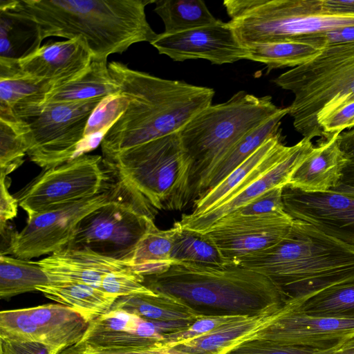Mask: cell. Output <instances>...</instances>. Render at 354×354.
I'll list each match as a JSON object with an SVG mask.
<instances>
[{
  "label": "cell",
  "mask_w": 354,
  "mask_h": 354,
  "mask_svg": "<svg viewBox=\"0 0 354 354\" xmlns=\"http://www.w3.org/2000/svg\"><path fill=\"white\" fill-rule=\"evenodd\" d=\"M155 0H1L0 13L33 27L38 43L48 37L83 41L93 59L107 60L157 36L145 8Z\"/></svg>",
  "instance_id": "obj_1"
},
{
  "label": "cell",
  "mask_w": 354,
  "mask_h": 354,
  "mask_svg": "<svg viewBox=\"0 0 354 354\" xmlns=\"http://www.w3.org/2000/svg\"><path fill=\"white\" fill-rule=\"evenodd\" d=\"M108 67L129 102L102 140L106 161L134 147L178 133L212 104L213 88L162 79L118 62Z\"/></svg>",
  "instance_id": "obj_2"
},
{
  "label": "cell",
  "mask_w": 354,
  "mask_h": 354,
  "mask_svg": "<svg viewBox=\"0 0 354 354\" xmlns=\"http://www.w3.org/2000/svg\"><path fill=\"white\" fill-rule=\"evenodd\" d=\"M143 284L169 297L196 317H250L285 304L268 277L239 265L174 263L164 272L144 277Z\"/></svg>",
  "instance_id": "obj_3"
},
{
  "label": "cell",
  "mask_w": 354,
  "mask_h": 354,
  "mask_svg": "<svg viewBox=\"0 0 354 354\" xmlns=\"http://www.w3.org/2000/svg\"><path fill=\"white\" fill-rule=\"evenodd\" d=\"M237 265L270 278L285 302L305 299L354 279V246L313 225L293 220L288 234Z\"/></svg>",
  "instance_id": "obj_4"
},
{
  "label": "cell",
  "mask_w": 354,
  "mask_h": 354,
  "mask_svg": "<svg viewBox=\"0 0 354 354\" xmlns=\"http://www.w3.org/2000/svg\"><path fill=\"white\" fill-rule=\"evenodd\" d=\"M281 109L269 95L240 91L223 103L206 107L178 132L189 203L199 198L209 174L231 149Z\"/></svg>",
  "instance_id": "obj_5"
},
{
  "label": "cell",
  "mask_w": 354,
  "mask_h": 354,
  "mask_svg": "<svg viewBox=\"0 0 354 354\" xmlns=\"http://www.w3.org/2000/svg\"><path fill=\"white\" fill-rule=\"evenodd\" d=\"M294 95L288 107L303 138H324L319 121L354 102V42L331 45L306 63L274 80Z\"/></svg>",
  "instance_id": "obj_6"
},
{
  "label": "cell",
  "mask_w": 354,
  "mask_h": 354,
  "mask_svg": "<svg viewBox=\"0 0 354 354\" xmlns=\"http://www.w3.org/2000/svg\"><path fill=\"white\" fill-rule=\"evenodd\" d=\"M223 6L245 47L297 41L315 33L354 25L353 15L326 13L322 0H225Z\"/></svg>",
  "instance_id": "obj_7"
},
{
  "label": "cell",
  "mask_w": 354,
  "mask_h": 354,
  "mask_svg": "<svg viewBox=\"0 0 354 354\" xmlns=\"http://www.w3.org/2000/svg\"><path fill=\"white\" fill-rule=\"evenodd\" d=\"M104 161L127 189L156 210H181L188 205L186 166L178 133Z\"/></svg>",
  "instance_id": "obj_8"
},
{
  "label": "cell",
  "mask_w": 354,
  "mask_h": 354,
  "mask_svg": "<svg viewBox=\"0 0 354 354\" xmlns=\"http://www.w3.org/2000/svg\"><path fill=\"white\" fill-rule=\"evenodd\" d=\"M102 100L48 102L5 119L17 123L29 158L45 170L80 156L87 122Z\"/></svg>",
  "instance_id": "obj_9"
},
{
  "label": "cell",
  "mask_w": 354,
  "mask_h": 354,
  "mask_svg": "<svg viewBox=\"0 0 354 354\" xmlns=\"http://www.w3.org/2000/svg\"><path fill=\"white\" fill-rule=\"evenodd\" d=\"M120 185L116 196L81 219L66 248H88L129 265L158 210Z\"/></svg>",
  "instance_id": "obj_10"
},
{
  "label": "cell",
  "mask_w": 354,
  "mask_h": 354,
  "mask_svg": "<svg viewBox=\"0 0 354 354\" xmlns=\"http://www.w3.org/2000/svg\"><path fill=\"white\" fill-rule=\"evenodd\" d=\"M113 171L98 155L84 154L45 169L17 194L28 218L111 187Z\"/></svg>",
  "instance_id": "obj_11"
},
{
  "label": "cell",
  "mask_w": 354,
  "mask_h": 354,
  "mask_svg": "<svg viewBox=\"0 0 354 354\" xmlns=\"http://www.w3.org/2000/svg\"><path fill=\"white\" fill-rule=\"evenodd\" d=\"M120 183L92 197L77 201L28 218L19 232H12L1 254L30 260L51 254L66 248L73 239L78 223L88 213L105 204L120 192Z\"/></svg>",
  "instance_id": "obj_12"
},
{
  "label": "cell",
  "mask_w": 354,
  "mask_h": 354,
  "mask_svg": "<svg viewBox=\"0 0 354 354\" xmlns=\"http://www.w3.org/2000/svg\"><path fill=\"white\" fill-rule=\"evenodd\" d=\"M37 263L45 271L50 282L82 283L116 298L154 294L143 284L144 277L136 273L129 264L88 248H65Z\"/></svg>",
  "instance_id": "obj_13"
},
{
  "label": "cell",
  "mask_w": 354,
  "mask_h": 354,
  "mask_svg": "<svg viewBox=\"0 0 354 354\" xmlns=\"http://www.w3.org/2000/svg\"><path fill=\"white\" fill-rule=\"evenodd\" d=\"M194 321L155 322L111 309L88 324L75 345L93 351H151L164 335L182 330Z\"/></svg>",
  "instance_id": "obj_14"
},
{
  "label": "cell",
  "mask_w": 354,
  "mask_h": 354,
  "mask_svg": "<svg viewBox=\"0 0 354 354\" xmlns=\"http://www.w3.org/2000/svg\"><path fill=\"white\" fill-rule=\"evenodd\" d=\"M293 219L286 213L254 216H225L203 232L216 247L227 265L266 250L289 232Z\"/></svg>",
  "instance_id": "obj_15"
},
{
  "label": "cell",
  "mask_w": 354,
  "mask_h": 354,
  "mask_svg": "<svg viewBox=\"0 0 354 354\" xmlns=\"http://www.w3.org/2000/svg\"><path fill=\"white\" fill-rule=\"evenodd\" d=\"M160 54L176 62L204 59L214 64L245 59L247 48L237 39L228 22H218L175 33L158 34L150 43Z\"/></svg>",
  "instance_id": "obj_16"
},
{
  "label": "cell",
  "mask_w": 354,
  "mask_h": 354,
  "mask_svg": "<svg viewBox=\"0 0 354 354\" xmlns=\"http://www.w3.org/2000/svg\"><path fill=\"white\" fill-rule=\"evenodd\" d=\"M354 337V319L308 315L285 302L280 315L254 339L326 351Z\"/></svg>",
  "instance_id": "obj_17"
},
{
  "label": "cell",
  "mask_w": 354,
  "mask_h": 354,
  "mask_svg": "<svg viewBox=\"0 0 354 354\" xmlns=\"http://www.w3.org/2000/svg\"><path fill=\"white\" fill-rule=\"evenodd\" d=\"M282 199L285 212L293 220L354 246V197L331 190L306 192L286 184Z\"/></svg>",
  "instance_id": "obj_18"
},
{
  "label": "cell",
  "mask_w": 354,
  "mask_h": 354,
  "mask_svg": "<svg viewBox=\"0 0 354 354\" xmlns=\"http://www.w3.org/2000/svg\"><path fill=\"white\" fill-rule=\"evenodd\" d=\"M314 145L311 140L303 138L291 146L288 153L270 169L248 183L223 203L197 216L183 214L178 221L182 228L203 233L215 222L235 209L250 202L266 192L288 183L295 169L311 151Z\"/></svg>",
  "instance_id": "obj_19"
},
{
  "label": "cell",
  "mask_w": 354,
  "mask_h": 354,
  "mask_svg": "<svg viewBox=\"0 0 354 354\" xmlns=\"http://www.w3.org/2000/svg\"><path fill=\"white\" fill-rule=\"evenodd\" d=\"M11 59L23 75L51 82L57 87L82 73L93 59L80 39L46 44L24 57Z\"/></svg>",
  "instance_id": "obj_20"
},
{
  "label": "cell",
  "mask_w": 354,
  "mask_h": 354,
  "mask_svg": "<svg viewBox=\"0 0 354 354\" xmlns=\"http://www.w3.org/2000/svg\"><path fill=\"white\" fill-rule=\"evenodd\" d=\"M339 133L314 146L292 172L287 185L306 192H322L336 187L346 161L339 146Z\"/></svg>",
  "instance_id": "obj_21"
},
{
  "label": "cell",
  "mask_w": 354,
  "mask_h": 354,
  "mask_svg": "<svg viewBox=\"0 0 354 354\" xmlns=\"http://www.w3.org/2000/svg\"><path fill=\"white\" fill-rule=\"evenodd\" d=\"M290 149L283 144L280 131L269 138L220 183L196 200L189 214L197 216L214 209L254 174L278 162Z\"/></svg>",
  "instance_id": "obj_22"
},
{
  "label": "cell",
  "mask_w": 354,
  "mask_h": 354,
  "mask_svg": "<svg viewBox=\"0 0 354 354\" xmlns=\"http://www.w3.org/2000/svg\"><path fill=\"white\" fill-rule=\"evenodd\" d=\"M283 306L259 315L242 317L207 335L160 352L165 354H226L238 345L253 339L280 315Z\"/></svg>",
  "instance_id": "obj_23"
},
{
  "label": "cell",
  "mask_w": 354,
  "mask_h": 354,
  "mask_svg": "<svg viewBox=\"0 0 354 354\" xmlns=\"http://www.w3.org/2000/svg\"><path fill=\"white\" fill-rule=\"evenodd\" d=\"M57 85L21 73L11 58L0 57V118L44 104L47 95Z\"/></svg>",
  "instance_id": "obj_24"
},
{
  "label": "cell",
  "mask_w": 354,
  "mask_h": 354,
  "mask_svg": "<svg viewBox=\"0 0 354 354\" xmlns=\"http://www.w3.org/2000/svg\"><path fill=\"white\" fill-rule=\"evenodd\" d=\"M28 310L40 331L43 344L54 354L77 344L89 324L76 311L59 304L28 308Z\"/></svg>",
  "instance_id": "obj_25"
},
{
  "label": "cell",
  "mask_w": 354,
  "mask_h": 354,
  "mask_svg": "<svg viewBox=\"0 0 354 354\" xmlns=\"http://www.w3.org/2000/svg\"><path fill=\"white\" fill-rule=\"evenodd\" d=\"M120 93L118 84L110 74L107 60L93 59L82 73L50 92L44 104L104 99Z\"/></svg>",
  "instance_id": "obj_26"
},
{
  "label": "cell",
  "mask_w": 354,
  "mask_h": 354,
  "mask_svg": "<svg viewBox=\"0 0 354 354\" xmlns=\"http://www.w3.org/2000/svg\"><path fill=\"white\" fill-rule=\"evenodd\" d=\"M36 289L46 298L70 307L88 323L109 312L118 299L89 285L74 281L50 282Z\"/></svg>",
  "instance_id": "obj_27"
},
{
  "label": "cell",
  "mask_w": 354,
  "mask_h": 354,
  "mask_svg": "<svg viewBox=\"0 0 354 354\" xmlns=\"http://www.w3.org/2000/svg\"><path fill=\"white\" fill-rule=\"evenodd\" d=\"M180 229L178 221L168 230H160L153 223L136 249L129 263L132 270L142 277L167 270L174 263L171 251Z\"/></svg>",
  "instance_id": "obj_28"
},
{
  "label": "cell",
  "mask_w": 354,
  "mask_h": 354,
  "mask_svg": "<svg viewBox=\"0 0 354 354\" xmlns=\"http://www.w3.org/2000/svg\"><path fill=\"white\" fill-rule=\"evenodd\" d=\"M287 114L288 108H281L277 114L241 138L212 170L203 187L199 198L220 183L269 138L277 134L279 131L281 119Z\"/></svg>",
  "instance_id": "obj_29"
},
{
  "label": "cell",
  "mask_w": 354,
  "mask_h": 354,
  "mask_svg": "<svg viewBox=\"0 0 354 354\" xmlns=\"http://www.w3.org/2000/svg\"><path fill=\"white\" fill-rule=\"evenodd\" d=\"M288 301L294 310L308 315L354 319V279L330 286L305 299Z\"/></svg>",
  "instance_id": "obj_30"
},
{
  "label": "cell",
  "mask_w": 354,
  "mask_h": 354,
  "mask_svg": "<svg viewBox=\"0 0 354 354\" xmlns=\"http://www.w3.org/2000/svg\"><path fill=\"white\" fill-rule=\"evenodd\" d=\"M111 309L122 310L155 322L195 320L196 317L176 300L160 294H135L118 297Z\"/></svg>",
  "instance_id": "obj_31"
},
{
  "label": "cell",
  "mask_w": 354,
  "mask_h": 354,
  "mask_svg": "<svg viewBox=\"0 0 354 354\" xmlns=\"http://www.w3.org/2000/svg\"><path fill=\"white\" fill-rule=\"evenodd\" d=\"M49 282L48 275L37 261L0 255L1 299L36 291L37 287Z\"/></svg>",
  "instance_id": "obj_32"
},
{
  "label": "cell",
  "mask_w": 354,
  "mask_h": 354,
  "mask_svg": "<svg viewBox=\"0 0 354 354\" xmlns=\"http://www.w3.org/2000/svg\"><path fill=\"white\" fill-rule=\"evenodd\" d=\"M154 3V11L164 23L165 33L208 26L219 20L201 0H155Z\"/></svg>",
  "instance_id": "obj_33"
},
{
  "label": "cell",
  "mask_w": 354,
  "mask_h": 354,
  "mask_svg": "<svg viewBox=\"0 0 354 354\" xmlns=\"http://www.w3.org/2000/svg\"><path fill=\"white\" fill-rule=\"evenodd\" d=\"M245 59L264 64L272 69L297 67L311 60L321 51L312 45L296 41H282L246 47Z\"/></svg>",
  "instance_id": "obj_34"
},
{
  "label": "cell",
  "mask_w": 354,
  "mask_h": 354,
  "mask_svg": "<svg viewBox=\"0 0 354 354\" xmlns=\"http://www.w3.org/2000/svg\"><path fill=\"white\" fill-rule=\"evenodd\" d=\"M181 226V225H180ZM171 259L175 263L227 265L216 247L201 232L181 229L177 233Z\"/></svg>",
  "instance_id": "obj_35"
},
{
  "label": "cell",
  "mask_w": 354,
  "mask_h": 354,
  "mask_svg": "<svg viewBox=\"0 0 354 354\" xmlns=\"http://www.w3.org/2000/svg\"><path fill=\"white\" fill-rule=\"evenodd\" d=\"M129 101L120 93L104 98L91 113L85 129L80 154L95 148L114 122L126 110Z\"/></svg>",
  "instance_id": "obj_36"
},
{
  "label": "cell",
  "mask_w": 354,
  "mask_h": 354,
  "mask_svg": "<svg viewBox=\"0 0 354 354\" xmlns=\"http://www.w3.org/2000/svg\"><path fill=\"white\" fill-rule=\"evenodd\" d=\"M27 147L17 123L0 118V173L8 176L24 162Z\"/></svg>",
  "instance_id": "obj_37"
},
{
  "label": "cell",
  "mask_w": 354,
  "mask_h": 354,
  "mask_svg": "<svg viewBox=\"0 0 354 354\" xmlns=\"http://www.w3.org/2000/svg\"><path fill=\"white\" fill-rule=\"evenodd\" d=\"M0 337L17 342L43 343L40 331L31 319L28 308L1 311Z\"/></svg>",
  "instance_id": "obj_38"
},
{
  "label": "cell",
  "mask_w": 354,
  "mask_h": 354,
  "mask_svg": "<svg viewBox=\"0 0 354 354\" xmlns=\"http://www.w3.org/2000/svg\"><path fill=\"white\" fill-rule=\"evenodd\" d=\"M245 317H202L195 319L189 326L167 334L157 344L155 351H161L188 341L207 335L218 328Z\"/></svg>",
  "instance_id": "obj_39"
},
{
  "label": "cell",
  "mask_w": 354,
  "mask_h": 354,
  "mask_svg": "<svg viewBox=\"0 0 354 354\" xmlns=\"http://www.w3.org/2000/svg\"><path fill=\"white\" fill-rule=\"evenodd\" d=\"M282 189L283 187L272 188L226 216H254L286 213L282 199Z\"/></svg>",
  "instance_id": "obj_40"
},
{
  "label": "cell",
  "mask_w": 354,
  "mask_h": 354,
  "mask_svg": "<svg viewBox=\"0 0 354 354\" xmlns=\"http://www.w3.org/2000/svg\"><path fill=\"white\" fill-rule=\"evenodd\" d=\"M320 351L304 346L253 339L238 345L226 354H318Z\"/></svg>",
  "instance_id": "obj_41"
},
{
  "label": "cell",
  "mask_w": 354,
  "mask_h": 354,
  "mask_svg": "<svg viewBox=\"0 0 354 354\" xmlns=\"http://www.w3.org/2000/svg\"><path fill=\"white\" fill-rule=\"evenodd\" d=\"M296 41L306 43L321 50L331 45L352 43L354 42V25L306 35Z\"/></svg>",
  "instance_id": "obj_42"
},
{
  "label": "cell",
  "mask_w": 354,
  "mask_h": 354,
  "mask_svg": "<svg viewBox=\"0 0 354 354\" xmlns=\"http://www.w3.org/2000/svg\"><path fill=\"white\" fill-rule=\"evenodd\" d=\"M354 120V102L338 108L319 121L324 138L330 139L335 133L348 129Z\"/></svg>",
  "instance_id": "obj_43"
},
{
  "label": "cell",
  "mask_w": 354,
  "mask_h": 354,
  "mask_svg": "<svg viewBox=\"0 0 354 354\" xmlns=\"http://www.w3.org/2000/svg\"><path fill=\"white\" fill-rule=\"evenodd\" d=\"M0 354H54L44 344L17 342L0 337Z\"/></svg>",
  "instance_id": "obj_44"
},
{
  "label": "cell",
  "mask_w": 354,
  "mask_h": 354,
  "mask_svg": "<svg viewBox=\"0 0 354 354\" xmlns=\"http://www.w3.org/2000/svg\"><path fill=\"white\" fill-rule=\"evenodd\" d=\"M1 174L0 185V226H5L9 220L14 218L17 214L19 205L16 198L8 191L10 179L7 175Z\"/></svg>",
  "instance_id": "obj_45"
},
{
  "label": "cell",
  "mask_w": 354,
  "mask_h": 354,
  "mask_svg": "<svg viewBox=\"0 0 354 354\" xmlns=\"http://www.w3.org/2000/svg\"><path fill=\"white\" fill-rule=\"evenodd\" d=\"M322 3L326 13L354 16V0H322Z\"/></svg>",
  "instance_id": "obj_46"
},
{
  "label": "cell",
  "mask_w": 354,
  "mask_h": 354,
  "mask_svg": "<svg viewBox=\"0 0 354 354\" xmlns=\"http://www.w3.org/2000/svg\"><path fill=\"white\" fill-rule=\"evenodd\" d=\"M338 142L341 151L346 158L354 157V128L339 134Z\"/></svg>",
  "instance_id": "obj_47"
},
{
  "label": "cell",
  "mask_w": 354,
  "mask_h": 354,
  "mask_svg": "<svg viewBox=\"0 0 354 354\" xmlns=\"http://www.w3.org/2000/svg\"><path fill=\"white\" fill-rule=\"evenodd\" d=\"M339 183L354 187V157L346 158Z\"/></svg>",
  "instance_id": "obj_48"
},
{
  "label": "cell",
  "mask_w": 354,
  "mask_h": 354,
  "mask_svg": "<svg viewBox=\"0 0 354 354\" xmlns=\"http://www.w3.org/2000/svg\"><path fill=\"white\" fill-rule=\"evenodd\" d=\"M318 354H354V337L335 348L322 351Z\"/></svg>",
  "instance_id": "obj_49"
},
{
  "label": "cell",
  "mask_w": 354,
  "mask_h": 354,
  "mask_svg": "<svg viewBox=\"0 0 354 354\" xmlns=\"http://www.w3.org/2000/svg\"><path fill=\"white\" fill-rule=\"evenodd\" d=\"M94 352L99 353L101 354H165L162 352L155 351H149V350H147V351H94Z\"/></svg>",
  "instance_id": "obj_50"
},
{
  "label": "cell",
  "mask_w": 354,
  "mask_h": 354,
  "mask_svg": "<svg viewBox=\"0 0 354 354\" xmlns=\"http://www.w3.org/2000/svg\"><path fill=\"white\" fill-rule=\"evenodd\" d=\"M59 354H101L94 351H91L83 348L79 346L74 345L71 346L64 351H62Z\"/></svg>",
  "instance_id": "obj_51"
},
{
  "label": "cell",
  "mask_w": 354,
  "mask_h": 354,
  "mask_svg": "<svg viewBox=\"0 0 354 354\" xmlns=\"http://www.w3.org/2000/svg\"><path fill=\"white\" fill-rule=\"evenodd\" d=\"M330 190L354 197V187L339 183L336 187L331 189Z\"/></svg>",
  "instance_id": "obj_52"
},
{
  "label": "cell",
  "mask_w": 354,
  "mask_h": 354,
  "mask_svg": "<svg viewBox=\"0 0 354 354\" xmlns=\"http://www.w3.org/2000/svg\"><path fill=\"white\" fill-rule=\"evenodd\" d=\"M353 127H354V120L352 121L348 129H351Z\"/></svg>",
  "instance_id": "obj_53"
}]
</instances>
